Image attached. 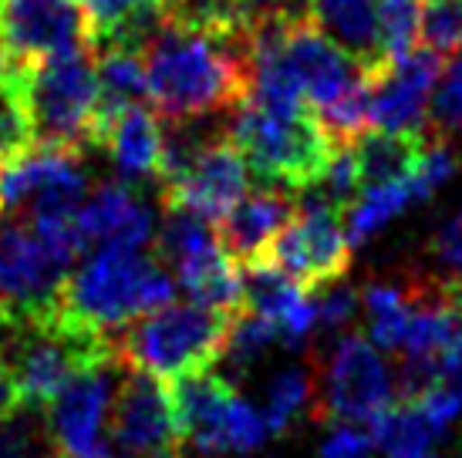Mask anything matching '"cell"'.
<instances>
[{"label": "cell", "instance_id": "obj_1", "mask_svg": "<svg viewBox=\"0 0 462 458\" xmlns=\"http://www.w3.org/2000/svg\"><path fill=\"white\" fill-rule=\"evenodd\" d=\"M250 24L166 17L142 51L149 102L162 122H193L246 102L254 71Z\"/></svg>", "mask_w": 462, "mask_h": 458}, {"label": "cell", "instance_id": "obj_2", "mask_svg": "<svg viewBox=\"0 0 462 458\" xmlns=\"http://www.w3.org/2000/svg\"><path fill=\"white\" fill-rule=\"evenodd\" d=\"M176 277L159 256L105 246L68 273L58 310L68 320L116 341L132 320L172 304Z\"/></svg>", "mask_w": 462, "mask_h": 458}, {"label": "cell", "instance_id": "obj_3", "mask_svg": "<svg viewBox=\"0 0 462 458\" xmlns=\"http://www.w3.org/2000/svg\"><path fill=\"white\" fill-rule=\"evenodd\" d=\"M11 102L24 112L31 145L75 155L98 145V75L91 48L34 64L14 61Z\"/></svg>", "mask_w": 462, "mask_h": 458}, {"label": "cell", "instance_id": "obj_4", "mask_svg": "<svg viewBox=\"0 0 462 458\" xmlns=\"http://www.w3.org/2000/svg\"><path fill=\"white\" fill-rule=\"evenodd\" d=\"M116 341L68 320L61 310L0 324V364L21 405L48 408L78 371L116 361Z\"/></svg>", "mask_w": 462, "mask_h": 458}, {"label": "cell", "instance_id": "obj_5", "mask_svg": "<svg viewBox=\"0 0 462 458\" xmlns=\"http://www.w3.org/2000/svg\"><path fill=\"white\" fill-rule=\"evenodd\" d=\"M226 139L244 152L246 166L257 172L260 182H277L294 192L308 189L324 176L337 145L310 108L270 112L254 102L233 108Z\"/></svg>", "mask_w": 462, "mask_h": 458}, {"label": "cell", "instance_id": "obj_6", "mask_svg": "<svg viewBox=\"0 0 462 458\" xmlns=\"http://www.w3.org/2000/svg\"><path fill=\"white\" fill-rule=\"evenodd\" d=\"M230 320V314L209 310L196 300H172L132 320V327L116 337V354L125 368L145 371L159 381H176L217 364Z\"/></svg>", "mask_w": 462, "mask_h": 458}, {"label": "cell", "instance_id": "obj_7", "mask_svg": "<svg viewBox=\"0 0 462 458\" xmlns=\"http://www.w3.org/2000/svg\"><path fill=\"white\" fill-rule=\"evenodd\" d=\"M71 270L75 260L58 253L27 223L0 216V324L54 314Z\"/></svg>", "mask_w": 462, "mask_h": 458}, {"label": "cell", "instance_id": "obj_8", "mask_svg": "<svg viewBox=\"0 0 462 458\" xmlns=\"http://www.w3.org/2000/svg\"><path fill=\"white\" fill-rule=\"evenodd\" d=\"M263 260L281 267L304 290H321L337 283L351 267V243L345 236V213L297 192V213L273 236Z\"/></svg>", "mask_w": 462, "mask_h": 458}, {"label": "cell", "instance_id": "obj_9", "mask_svg": "<svg viewBox=\"0 0 462 458\" xmlns=\"http://www.w3.org/2000/svg\"><path fill=\"white\" fill-rule=\"evenodd\" d=\"M324 391L314 418L328 425H368L395 401V374L361 334H341L321 361Z\"/></svg>", "mask_w": 462, "mask_h": 458}, {"label": "cell", "instance_id": "obj_10", "mask_svg": "<svg viewBox=\"0 0 462 458\" xmlns=\"http://www.w3.org/2000/svg\"><path fill=\"white\" fill-rule=\"evenodd\" d=\"M273 51L310 112H324L368 78L355 58L310 24L308 14H273Z\"/></svg>", "mask_w": 462, "mask_h": 458}, {"label": "cell", "instance_id": "obj_11", "mask_svg": "<svg viewBox=\"0 0 462 458\" xmlns=\"http://www.w3.org/2000/svg\"><path fill=\"white\" fill-rule=\"evenodd\" d=\"M0 48L17 64L48 61L91 48L81 0H0Z\"/></svg>", "mask_w": 462, "mask_h": 458}, {"label": "cell", "instance_id": "obj_12", "mask_svg": "<svg viewBox=\"0 0 462 458\" xmlns=\"http://www.w3.org/2000/svg\"><path fill=\"white\" fill-rule=\"evenodd\" d=\"M112 438L116 448L129 458H149L162 452H180L176 415L169 401L166 381L145 371H132L122 364L116 405H112Z\"/></svg>", "mask_w": 462, "mask_h": 458}, {"label": "cell", "instance_id": "obj_13", "mask_svg": "<svg viewBox=\"0 0 462 458\" xmlns=\"http://www.w3.org/2000/svg\"><path fill=\"white\" fill-rule=\"evenodd\" d=\"M118 368H122V361L116 357V361L78 371L75 378L48 401L44 421H48L54 452L78 455V452H88L102 442V432L112 421V405H116Z\"/></svg>", "mask_w": 462, "mask_h": 458}, {"label": "cell", "instance_id": "obj_14", "mask_svg": "<svg viewBox=\"0 0 462 458\" xmlns=\"http://www.w3.org/2000/svg\"><path fill=\"white\" fill-rule=\"evenodd\" d=\"M246 189H250V166L244 152L223 132L213 142H206L193 166L159 196H162V206L189 209L209 223H223L226 213L246 196Z\"/></svg>", "mask_w": 462, "mask_h": 458}, {"label": "cell", "instance_id": "obj_15", "mask_svg": "<svg viewBox=\"0 0 462 458\" xmlns=\"http://www.w3.org/2000/svg\"><path fill=\"white\" fill-rule=\"evenodd\" d=\"M442 54L432 48H411L372 75V125L385 132L429 135V102L436 91Z\"/></svg>", "mask_w": 462, "mask_h": 458}, {"label": "cell", "instance_id": "obj_16", "mask_svg": "<svg viewBox=\"0 0 462 458\" xmlns=\"http://www.w3.org/2000/svg\"><path fill=\"white\" fill-rule=\"evenodd\" d=\"M297 213V192L277 182H260L257 189H246V196L233 206L226 219L219 223V243L226 253L244 267L254 260H263L267 246L281 233L291 216Z\"/></svg>", "mask_w": 462, "mask_h": 458}, {"label": "cell", "instance_id": "obj_17", "mask_svg": "<svg viewBox=\"0 0 462 458\" xmlns=\"http://www.w3.org/2000/svg\"><path fill=\"white\" fill-rule=\"evenodd\" d=\"M78 233L85 250H142L152 236V209L135 196L132 186L105 182L85 196L78 209Z\"/></svg>", "mask_w": 462, "mask_h": 458}, {"label": "cell", "instance_id": "obj_18", "mask_svg": "<svg viewBox=\"0 0 462 458\" xmlns=\"http://www.w3.org/2000/svg\"><path fill=\"white\" fill-rule=\"evenodd\" d=\"M304 14L368 75H378L388 64L378 27V0H308Z\"/></svg>", "mask_w": 462, "mask_h": 458}, {"label": "cell", "instance_id": "obj_19", "mask_svg": "<svg viewBox=\"0 0 462 458\" xmlns=\"http://www.w3.org/2000/svg\"><path fill=\"white\" fill-rule=\"evenodd\" d=\"M102 149L108 152L116 172L129 186L135 182H159L162 162V118L155 108L132 105L116 114L102 132Z\"/></svg>", "mask_w": 462, "mask_h": 458}, {"label": "cell", "instance_id": "obj_20", "mask_svg": "<svg viewBox=\"0 0 462 458\" xmlns=\"http://www.w3.org/2000/svg\"><path fill=\"white\" fill-rule=\"evenodd\" d=\"M429 135H411V132H385V128H374V132H361L358 139H351V152L358 162L361 189H372V186H385L395 179L409 176L411 169L419 166L422 152L429 149Z\"/></svg>", "mask_w": 462, "mask_h": 458}, {"label": "cell", "instance_id": "obj_21", "mask_svg": "<svg viewBox=\"0 0 462 458\" xmlns=\"http://www.w3.org/2000/svg\"><path fill=\"white\" fill-rule=\"evenodd\" d=\"M95 75H98V145H102V132L108 122L132 105H142V98H149L145 58L132 48H98Z\"/></svg>", "mask_w": 462, "mask_h": 458}, {"label": "cell", "instance_id": "obj_22", "mask_svg": "<svg viewBox=\"0 0 462 458\" xmlns=\"http://www.w3.org/2000/svg\"><path fill=\"white\" fill-rule=\"evenodd\" d=\"M267 435L270 432H267L263 415H260L246 398H240L233 391V398L223 405V411L206 425L203 432L189 438V445H193L199 455L246 458L250 452H257V448L267 442Z\"/></svg>", "mask_w": 462, "mask_h": 458}, {"label": "cell", "instance_id": "obj_23", "mask_svg": "<svg viewBox=\"0 0 462 458\" xmlns=\"http://www.w3.org/2000/svg\"><path fill=\"white\" fill-rule=\"evenodd\" d=\"M361 310L368 320V341L378 351L398 354L405 344V331L411 320L409 280L402 283H368L361 290Z\"/></svg>", "mask_w": 462, "mask_h": 458}, {"label": "cell", "instance_id": "obj_24", "mask_svg": "<svg viewBox=\"0 0 462 458\" xmlns=\"http://www.w3.org/2000/svg\"><path fill=\"white\" fill-rule=\"evenodd\" d=\"M310 297L300 283H294L281 267H273L270 260H254L244 263V310H254L260 317H267L273 327L283 317H291L297 307Z\"/></svg>", "mask_w": 462, "mask_h": 458}, {"label": "cell", "instance_id": "obj_25", "mask_svg": "<svg viewBox=\"0 0 462 458\" xmlns=\"http://www.w3.org/2000/svg\"><path fill=\"white\" fill-rule=\"evenodd\" d=\"M314 405V371L304 364H291L273 374L263 395V421L270 435H287L297 418Z\"/></svg>", "mask_w": 462, "mask_h": 458}, {"label": "cell", "instance_id": "obj_26", "mask_svg": "<svg viewBox=\"0 0 462 458\" xmlns=\"http://www.w3.org/2000/svg\"><path fill=\"white\" fill-rule=\"evenodd\" d=\"M277 341H281V337H277V327H273L267 317H260L254 310L233 314L226 341H223V351H219V361L226 364V374H223V378L233 381V378H240L246 371H254Z\"/></svg>", "mask_w": 462, "mask_h": 458}, {"label": "cell", "instance_id": "obj_27", "mask_svg": "<svg viewBox=\"0 0 462 458\" xmlns=\"http://www.w3.org/2000/svg\"><path fill=\"white\" fill-rule=\"evenodd\" d=\"M217 243H219L217 223L196 216V213H189V209L166 206V219H162V226H159L155 256L176 270L180 263L193 260V256H199L203 250L217 246Z\"/></svg>", "mask_w": 462, "mask_h": 458}, {"label": "cell", "instance_id": "obj_28", "mask_svg": "<svg viewBox=\"0 0 462 458\" xmlns=\"http://www.w3.org/2000/svg\"><path fill=\"white\" fill-rule=\"evenodd\" d=\"M54 442L48 435L44 408L17 405L0 421V458H51Z\"/></svg>", "mask_w": 462, "mask_h": 458}, {"label": "cell", "instance_id": "obj_29", "mask_svg": "<svg viewBox=\"0 0 462 458\" xmlns=\"http://www.w3.org/2000/svg\"><path fill=\"white\" fill-rule=\"evenodd\" d=\"M425 132L436 142L462 139V51L452 54V61L439 71Z\"/></svg>", "mask_w": 462, "mask_h": 458}, {"label": "cell", "instance_id": "obj_30", "mask_svg": "<svg viewBox=\"0 0 462 458\" xmlns=\"http://www.w3.org/2000/svg\"><path fill=\"white\" fill-rule=\"evenodd\" d=\"M419 38L436 54L462 51V0H425L419 11Z\"/></svg>", "mask_w": 462, "mask_h": 458}, {"label": "cell", "instance_id": "obj_31", "mask_svg": "<svg viewBox=\"0 0 462 458\" xmlns=\"http://www.w3.org/2000/svg\"><path fill=\"white\" fill-rule=\"evenodd\" d=\"M419 0H378V27L388 61L415 48L419 38Z\"/></svg>", "mask_w": 462, "mask_h": 458}, {"label": "cell", "instance_id": "obj_32", "mask_svg": "<svg viewBox=\"0 0 462 458\" xmlns=\"http://www.w3.org/2000/svg\"><path fill=\"white\" fill-rule=\"evenodd\" d=\"M321 300L318 304V331L324 334H345L361 314V293L351 283H328L321 287Z\"/></svg>", "mask_w": 462, "mask_h": 458}, {"label": "cell", "instance_id": "obj_33", "mask_svg": "<svg viewBox=\"0 0 462 458\" xmlns=\"http://www.w3.org/2000/svg\"><path fill=\"white\" fill-rule=\"evenodd\" d=\"M155 4H162V0H81L91 21V48L105 44L129 17H135L145 7H155Z\"/></svg>", "mask_w": 462, "mask_h": 458}, {"label": "cell", "instance_id": "obj_34", "mask_svg": "<svg viewBox=\"0 0 462 458\" xmlns=\"http://www.w3.org/2000/svg\"><path fill=\"white\" fill-rule=\"evenodd\" d=\"M432 260H436L442 280L452 283V287H462V209L436 229Z\"/></svg>", "mask_w": 462, "mask_h": 458}, {"label": "cell", "instance_id": "obj_35", "mask_svg": "<svg viewBox=\"0 0 462 458\" xmlns=\"http://www.w3.org/2000/svg\"><path fill=\"white\" fill-rule=\"evenodd\" d=\"M411 401L419 405V411H422L425 421H429V428H432L439 438H446L449 428L462 415V398H459V391H452L449 384H436V388H429V391H422V395L411 398Z\"/></svg>", "mask_w": 462, "mask_h": 458}, {"label": "cell", "instance_id": "obj_36", "mask_svg": "<svg viewBox=\"0 0 462 458\" xmlns=\"http://www.w3.org/2000/svg\"><path fill=\"white\" fill-rule=\"evenodd\" d=\"M372 432L361 425H334L331 435L321 442V458H372Z\"/></svg>", "mask_w": 462, "mask_h": 458}, {"label": "cell", "instance_id": "obj_37", "mask_svg": "<svg viewBox=\"0 0 462 458\" xmlns=\"http://www.w3.org/2000/svg\"><path fill=\"white\" fill-rule=\"evenodd\" d=\"M246 11H250V17H267V14H281V11L304 14L294 7V0H246Z\"/></svg>", "mask_w": 462, "mask_h": 458}, {"label": "cell", "instance_id": "obj_38", "mask_svg": "<svg viewBox=\"0 0 462 458\" xmlns=\"http://www.w3.org/2000/svg\"><path fill=\"white\" fill-rule=\"evenodd\" d=\"M17 405H21V398H17V391H14L11 374H7V371H4V364H0V421L7 418Z\"/></svg>", "mask_w": 462, "mask_h": 458}, {"label": "cell", "instance_id": "obj_39", "mask_svg": "<svg viewBox=\"0 0 462 458\" xmlns=\"http://www.w3.org/2000/svg\"><path fill=\"white\" fill-rule=\"evenodd\" d=\"M51 458H122V452L116 448V442L108 445V442H98L95 448H88V452H78V455H61V452H54Z\"/></svg>", "mask_w": 462, "mask_h": 458}, {"label": "cell", "instance_id": "obj_40", "mask_svg": "<svg viewBox=\"0 0 462 458\" xmlns=\"http://www.w3.org/2000/svg\"><path fill=\"white\" fill-rule=\"evenodd\" d=\"M11 71H14V61L7 58V51L0 48V102L11 98Z\"/></svg>", "mask_w": 462, "mask_h": 458}, {"label": "cell", "instance_id": "obj_41", "mask_svg": "<svg viewBox=\"0 0 462 458\" xmlns=\"http://www.w3.org/2000/svg\"><path fill=\"white\" fill-rule=\"evenodd\" d=\"M382 458H439L436 448H419V452H402V455H382Z\"/></svg>", "mask_w": 462, "mask_h": 458}, {"label": "cell", "instance_id": "obj_42", "mask_svg": "<svg viewBox=\"0 0 462 458\" xmlns=\"http://www.w3.org/2000/svg\"><path fill=\"white\" fill-rule=\"evenodd\" d=\"M459 398H462V388H459Z\"/></svg>", "mask_w": 462, "mask_h": 458}, {"label": "cell", "instance_id": "obj_43", "mask_svg": "<svg viewBox=\"0 0 462 458\" xmlns=\"http://www.w3.org/2000/svg\"><path fill=\"white\" fill-rule=\"evenodd\" d=\"M0 166H4V162H0Z\"/></svg>", "mask_w": 462, "mask_h": 458}]
</instances>
